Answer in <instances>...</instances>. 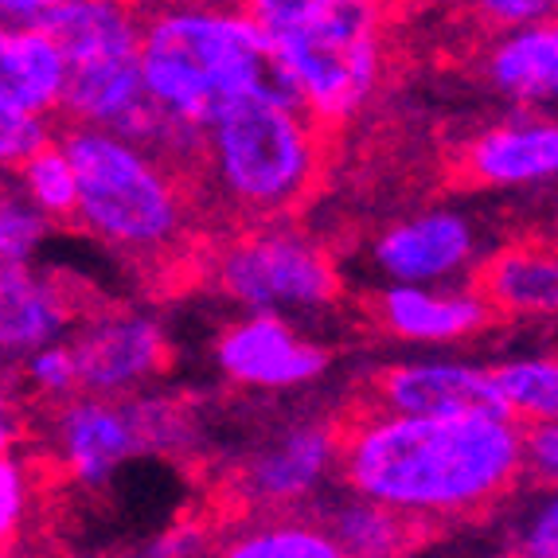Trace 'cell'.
I'll list each match as a JSON object with an SVG mask.
<instances>
[{
  "label": "cell",
  "mask_w": 558,
  "mask_h": 558,
  "mask_svg": "<svg viewBox=\"0 0 558 558\" xmlns=\"http://www.w3.org/2000/svg\"><path fill=\"white\" fill-rule=\"evenodd\" d=\"M340 481L348 493L446 531L481 523L523 481L520 422L481 410L383 414L348 402L332 414Z\"/></svg>",
  "instance_id": "obj_1"
},
{
  "label": "cell",
  "mask_w": 558,
  "mask_h": 558,
  "mask_svg": "<svg viewBox=\"0 0 558 558\" xmlns=\"http://www.w3.org/2000/svg\"><path fill=\"white\" fill-rule=\"evenodd\" d=\"M56 141L78 180L75 223L94 239L157 281L199 258L192 239L199 204L172 168L102 125L56 121Z\"/></svg>",
  "instance_id": "obj_2"
},
{
  "label": "cell",
  "mask_w": 558,
  "mask_h": 558,
  "mask_svg": "<svg viewBox=\"0 0 558 558\" xmlns=\"http://www.w3.org/2000/svg\"><path fill=\"white\" fill-rule=\"evenodd\" d=\"M328 133L332 125L301 102L234 94L204 125V196L239 227L293 219L317 196Z\"/></svg>",
  "instance_id": "obj_3"
},
{
  "label": "cell",
  "mask_w": 558,
  "mask_h": 558,
  "mask_svg": "<svg viewBox=\"0 0 558 558\" xmlns=\"http://www.w3.org/2000/svg\"><path fill=\"white\" fill-rule=\"evenodd\" d=\"M137 56L145 98L187 125H207L234 94L301 102L274 36L246 12L168 9L141 16Z\"/></svg>",
  "instance_id": "obj_4"
},
{
  "label": "cell",
  "mask_w": 558,
  "mask_h": 558,
  "mask_svg": "<svg viewBox=\"0 0 558 558\" xmlns=\"http://www.w3.org/2000/svg\"><path fill=\"white\" fill-rule=\"evenodd\" d=\"M383 0H325L305 20L274 32L298 98L325 125H344L383 71Z\"/></svg>",
  "instance_id": "obj_5"
},
{
  "label": "cell",
  "mask_w": 558,
  "mask_h": 558,
  "mask_svg": "<svg viewBox=\"0 0 558 558\" xmlns=\"http://www.w3.org/2000/svg\"><path fill=\"white\" fill-rule=\"evenodd\" d=\"M211 278L219 293L254 313H308L344 298L336 258L286 219L239 227L215 251Z\"/></svg>",
  "instance_id": "obj_6"
},
{
  "label": "cell",
  "mask_w": 558,
  "mask_h": 558,
  "mask_svg": "<svg viewBox=\"0 0 558 558\" xmlns=\"http://www.w3.org/2000/svg\"><path fill=\"white\" fill-rule=\"evenodd\" d=\"M71 352L78 367V391L102 399H125L141 391L172 363V348L157 320L106 305H94L83 317Z\"/></svg>",
  "instance_id": "obj_7"
},
{
  "label": "cell",
  "mask_w": 558,
  "mask_h": 558,
  "mask_svg": "<svg viewBox=\"0 0 558 558\" xmlns=\"http://www.w3.org/2000/svg\"><path fill=\"white\" fill-rule=\"evenodd\" d=\"M47 407H51V449H56L51 461L66 481L102 488L121 461L145 449L130 395L102 399V395L78 391Z\"/></svg>",
  "instance_id": "obj_8"
},
{
  "label": "cell",
  "mask_w": 558,
  "mask_h": 558,
  "mask_svg": "<svg viewBox=\"0 0 558 558\" xmlns=\"http://www.w3.org/2000/svg\"><path fill=\"white\" fill-rule=\"evenodd\" d=\"M348 402L383 414H500L508 418L484 367L469 363H387L355 383Z\"/></svg>",
  "instance_id": "obj_9"
},
{
  "label": "cell",
  "mask_w": 558,
  "mask_h": 558,
  "mask_svg": "<svg viewBox=\"0 0 558 558\" xmlns=\"http://www.w3.org/2000/svg\"><path fill=\"white\" fill-rule=\"evenodd\" d=\"M328 348L313 344L278 313H254L223 328L215 340V363L239 387L254 391H289L305 387L328 367Z\"/></svg>",
  "instance_id": "obj_10"
},
{
  "label": "cell",
  "mask_w": 558,
  "mask_h": 558,
  "mask_svg": "<svg viewBox=\"0 0 558 558\" xmlns=\"http://www.w3.org/2000/svg\"><path fill=\"white\" fill-rule=\"evenodd\" d=\"M332 461H336L332 418L308 422V426H293L278 441H266L262 449H254L234 469V476H227V488L251 512H262V508L266 512L293 508V504L308 500V496L317 493L325 473L332 469Z\"/></svg>",
  "instance_id": "obj_11"
},
{
  "label": "cell",
  "mask_w": 558,
  "mask_h": 558,
  "mask_svg": "<svg viewBox=\"0 0 558 558\" xmlns=\"http://www.w3.org/2000/svg\"><path fill=\"white\" fill-rule=\"evenodd\" d=\"M558 168V130L550 118H512L473 133L446 160L453 187H527Z\"/></svg>",
  "instance_id": "obj_12"
},
{
  "label": "cell",
  "mask_w": 558,
  "mask_h": 558,
  "mask_svg": "<svg viewBox=\"0 0 558 558\" xmlns=\"http://www.w3.org/2000/svg\"><path fill=\"white\" fill-rule=\"evenodd\" d=\"M98 305L86 286L66 274H36L32 266L0 274V360H20L51 344Z\"/></svg>",
  "instance_id": "obj_13"
},
{
  "label": "cell",
  "mask_w": 558,
  "mask_h": 558,
  "mask_svg": "<svg viewBox=\"0 0 558 558\" xmlns=\"http://www.w3.org/2000/svg\"><path fill=\"white\" fill-rule=\"evenodd\" d=\"M363 320L410 344H457L504 325L500 313L476 293H429L407 281L363 298Z\"/></svg>",
  "instance_id": "obj_14"
},
{
  "label": "cell",
  "mask_w": 558,
  "mask_h": 558,
  "mask_svg": "<svg viewBox=\"0 0 558 558\" xmlns=\"http://www.w3.org/2000/svg\"><path fill=\"white\" fill-rule=\"evenodd\" d=\"M137 36L110 39L102 47H90V51H78V56L63 59L66 75H63L56 121H78V125L113 130L118 121H125L145 102Z\"/></svg>",
  "instance_id": "obj_15"
},
{
  "label": "cell",
  "mask_w": 558,
  "mask_h": 558,
  "mask_svg": "<svg viewBox=\"0 0 558 558\" xmlns=\"http://www.w3.org/2000/svg\"><path fill=\"white\" fill-rule=\"evenodd\" d=\"M473 251L476 239L469 219L453 211H426L379 234L375 266L407 286H429V281H446L457 270H465Z\"/></svg>",
  "instance_id": "obj_16"
},
{
  "label": "cell",
  "mask_w": 558,
  "mask_h": 558,
  "mask_svg": "<svg viewBox=\"0 0 558 558\" xmlns=\"http://www.w3.org/2000/svg\"><path fill=\"white\" fill-rule=\"evenodd\" d=\"M473 293L500 313V320L555 317L558 262L547 234H523L473 270Z\"/></svg>",
  "instance_id": "obj_17"
},
{
  "label": "cell",
  "mask_w": 558,
  "mask_h": 558,
  "mask_svg": "<svg viewBox=\"0 0 558 558\" xmlns=\"http://www.w3.org/2000/svg\"><path fill=\"white\" fill-rule=\"evenodd\" d=\"M496 44L484 59V78L520 102L523 110L550 106L558 90V32L555 20L523 24L512 32H496Z\"/></svg>",
  "instance_id": "obj_18"
},
{
  "label": "cell",
  "mask_w": 558,
  "mask_h": 558,
  "mask_svg": "<svg viewBox=\"0 0 558 558\" xmlns=\"http://www.w3.org/2000/svg\"><path fill=\"white\" fill-rule=\"evenodd\" d=\"M63 51L36 24H0V106L56 118L63 94Z\"/></svg>",
  "instance_id": "obj_19"
},
{
  "label": "cell",
  "mask_w": 558,
  "mask_h": 558,
  "mask_svg": "<svg viewBox=\"0 0 558 558\" xmlns=\"http://www.w3.org/2000/svg\"><path fill=\"white\" fill-rule=\"evenodd\" d=\"M320 527L328 531V539L336 543L340 558L344 555H407L414 547H426L429 539H438V531L429 523L402 515L395 508L367 500V496L352 493L340 504L320 508Z\"/></svg>",
  "instance_id": "obj_20"
},
{
  "label": "cell",
  "mask_w": 558,
  "mask_h": 558,
  "mask_svg": "<svg viewBox=\"0 0 558 558\" xmlns=\"http://www.w3.org/2000/svg\"><path fill=\"white\" fill-rule=\"evenodd\" d=\"M56 473L51 457H12L0 453V555L24 550V539H32V531L44 512V493L47 476Z\"/></svg>",
  "instance_id": "obj_21"
},
{
  "label": "cell",
  "mask_w": 558,
  "mask_h": 558,
  "mask_svg": "<svg viewBox=\"0 0 558 558\" xmlns=\"http://www.w3.org/2000/svg\"><path fill=\"white\" fill-rule=\"evenodd\" d=\"M215 543L219 555L231 558H340L336 543L320 523L308 520H246L242 527H231Z\"/></svg>",
  "instance_id": "obj_22"
},
{
  "label": "cell",
  "mask_w": 558,
  "mask_h": 558,
  "mask_svg": "<svg viewBox=\"0 0 558 558\" xmlns=\"http://www.w3.org/2000/svg\"><path fill=\"white\" fill-rule=\"evenodd\" d=\"M493 391L504 414L512 422H555L558 414V363L555 355L543 360L504 363L488 372Z\"/></svg>",
  "instance_id": "obj_23"
},
{
  "label": "cell",
  "mask_w": 558,
  "mask_h": 558,
  "mask_svg": "<svg viewBox=\"0 0 558 558\" xmlns=\"http://www.w3.org/2000/svg\"><path fill=\"white\" fill-rule=\"evenodd\" d=\"M16 172H20V184H24L20 192L47 215V223H75L78 180L59 141H47L44 149L32 153Z\"/></svg>",
  "instance_id": "obj_24"
},
{
  "label": "cell",
  "mask_w": 558,
  "mask_h": 558,
  "mask_svg": "<svg viewBox=\"0 0 558 558\" xmlns=\"http://www.w3.org/2000/svg\"><path fill=\"white\" fill-rule=\"evenodd\" d=\"M47 215L12 184H0V274L28 266L47 239Z\"/></svg>",
  "instance_id": "obj_25"
},
{
  "label": "cell",
  "mask_w": 558,
  "mask_h": 558,
  "mask_svg": "<svg viewBox=\"0 0 558 558\" xmlns=\"http://www.w3.org/2000/svg\"><path fill=\"white\" fill-rule=\"evenodd\" d=\"M24 379L39 395V402H59L78 395V367L71 344H44L24 355Z\"/></svg>",
  "instance_id": "obj_26"
},
{
  "label": "cell",
  "mask_w": 558,
  "mask_h": 558,
  "mask_svg": "<svg viewBox=\"0 0 558 558\" xmlns=\"http://www.w3.org/2000/svg\"><path fill=\"white\" fill-rule=\"evenodd\" d=\"M47 141H56V118L0 106V168H20Z\"/></svg>",
  "instance_id": "obj_27"
},
{
  "label": "cell",
  "mask_w": 558,
  "mask_h": 558,
  "mask_svg": "<svg viewBox=\"0 0 558 558\" xmlns=\"http://www.w3.org/2000/svg\"><path fill=\"white\" fill-rule=\"evenodd\" d=\"M558 0H465V12L476 28L496 36V32H512L523 24H543L555 20Z\"/></svg>",
  "instance_id": "obj_28"
},
{
  "label": "cell",
  "mask_w": 558,
  "mask_h": 558,
  "mask_svg": "<svg viewBox=\"0 0 558 558\" xmlns=\"http://www.w3.org/2000/svg\"><path fill=\"white\" fill-rule=\"evenodd\" d=\"M520 453H523V476L539 481L543 488H555V476H558L555 422H520Z\"/></svg>",
  "instance_id": "obj_29"
},
{
  "label": "cell",
  "mask_w": 558,
  "mask_h": 558,
  "mask_svg": "<svg viewBox=\"0 0 558 558\" xmlns=\"http://www.w3.org/2000/svg\"><path fill=\"white\" fill-rule=\"evenodd\" d=\"M325 0H246L242 4V12L246 16H254L262 24V28L270 32H281L289 28V24H298V20H305L313 9H320Z\"/></svg>",
  "instance_id": "obj_30"
},
{
  "label": "cell",
  "mask_w": 558,
  "mask_h": 558,
  "mask_svg": "<svg viewBox=\"0 0 558 558\" xmlns=\"http://www.w3.org/2000/svg\"><path fill=\"white\" fill-rule=\"evenodd\" d=\"M24 434H28V410L20 402L16 379L0 375V453L16 449Z\"/></svg>",
  "instance_id": "obj_31"
},
{
  "label": "cell",
  "mask_w": 558,
  "mask_h": 558,
  "mask_svg": "<svg viewBox=\"0 0 558 558\" xmlns=\"http://www.w3.org/2000/svg\"><path fill=\"white\" fill-rule=\"evenodd\" d=\"M555 550H558V508H555V500H547L539 508V515L523 531V555L555 558Z\"/></svg>",
  "instance_id": "obj_32"
},
{
  "label": "cell",
  "mask_w": 558,
  "mask_h": 558,
  "mask_svg": "<svg viewBox=\"0 0 558 558\" xmlns=\"http://www.w3.org/2000/svg\"><path fill=\"white\" fill-rule=\"evenodd\" d=\"M63 0H0V24H32L39 12L56 9Z\"/></svg>",
  "instance_id": "obj_33"
},
{
  "label": "cell",
  "mask_w": 558,
  "mask_h": 558,
  "mask_svg": "<svg viewBox=\"0 0 558 558\" xmlns=\"http://www.w3.org/2000/svg\"><path fill=\"white\" fill-rule=\"evenodd\" d=\"M383 4H399V9H414V4H426V0H383Z\"/></svg>",
  "instance_id": "obj_34"
}]
</instances>
